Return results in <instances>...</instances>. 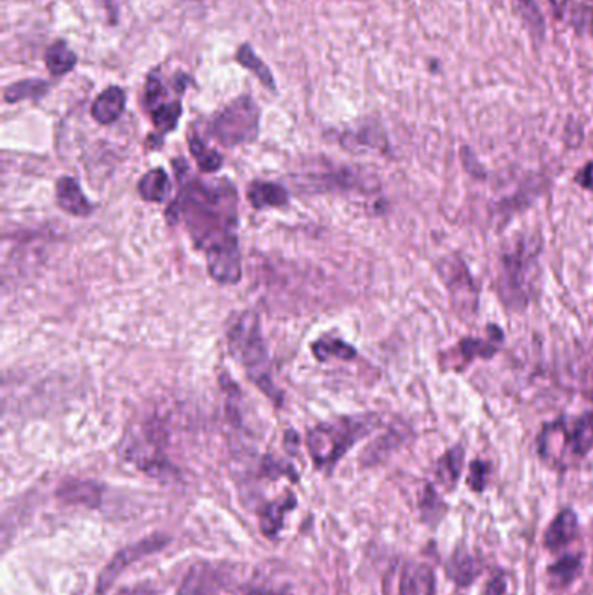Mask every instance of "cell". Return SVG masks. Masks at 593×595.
<instances>
[{"mask_svg": "<svg viewBox=\"0 0 593 595\" xmlns=\"http://www.w3.org/2000/svg\"><path fill=\"white\" fill-rule=\"evenodd\" d=\"M174 225L181 220L193 246L206 252L210 275L220 284H237L242 279L239 250V195L227 180H191L166 211Z\"/></svg>", "mask_w": 593, "mask_h": 595, "instance_id": "obj_1", "label": "cell"}, {"mask_svg": "<svg viewBox=\"0 0 593 595\" xmlns=\"http://www.w3.org/2000/svg\"><path fill=\"white\" fill-rule=\"evenodd\" d=\"M539 242L518 237L501 252L496 275V292L501 303L512 312H524L535 292Z\"/></svg>", "mask_w": 593, "mask_h": 595, "instance_id": "obj_2", "label": "cell"}, {"mask_svg": "<svg viewBox=\"0 0 593 595\" xmlns=\"http://www.w3.org/2000/svg\"><path fill=\"white\" fill-rule=\"evenodd\" d=\"M380 425L382 418L374 413L319 423L306 436L308 453L319 470H331L350 447L374 432Z\"/></svg>", "mask_w": 593, "mask_h": 595, "instance_id": "obj_3", "label": "cell"}, {"mask_svg": "<svg viewBox=\"0 0 593 595\" xmlns=\"http://www.w3.org/2000/svg\"><path fill=\"white\" fill-rule=\"evenodd\" d=\"M227 338L233 357L244 365L249 378L258 385L268 397L279 403L281 392L270 376V359L258 315L254 312H244L237 315L235 321L230 324Z\"/></svg>", "mask_w": 593, "mask_h": 595, "instance_id": "obj_4", "label": "cell"}, {"mask_svg": "<svg viewBox=\"0 0 593 595\" xmlns=\"http://www.w3.org/2000/svg\"><path fill=\"white\" fill-rule=\"evenodd\" d=\"M260 131V108L250 97H237L212 118L210 133L223 147H237L256 139Z\"/></svg>", "mask_w": 593, "mask_h": 595, "instance_id": "obj_5", "label": "cell"}, {"mask_svg": "<svg viewBox=\"0 0 593 595\" xmlns=\"http://www.w3.org/2000/svg\"><path fill=\"white\" fill-rule=\"evenodd\" d=\"M166 545H169V537H166L162 533H153L150 537L141 538L139 541H136L133 545H128L122 550H118L97 576V580H96V595L108 594V590L114 587L117 578L122 575V571L126 568H129L131 564H134L139 559H143V557L162 550Z\"/></svg>", "mask_w": 593, "mask_h": 595, "instance_id": "obj_6", "label": "cell"}, {"mask_svg": "<svg viewBox=\"0 0 593 595\" xmlns=\"http://www.w3.org/2000/svg\"><path fill=\"white\" fill-rule=\"evenodd\" d=\"M439 269L455 310L458 313L474 315L478 307V289L465 262L458 256H449L440 263Z\"/></svg>", "mask_w": 593, "mask_h": 595, "instance_id": "obj_7", "label": "cell"}, {"mask_svg": "<svg viewBox=\"0 0 593 595\" xmlns=\"http://www.w3.org/2000/svg\"><path fill=\"white\" fill-rule=\"evenodd\" d=\"M547 428L562 437V453L574 458H585L593 451V411L550 423Z\"/></svg>", "mask_w": 593, "mask_h": 595, "instance_id": "obj_8", "label": "cell"}, {"mask_svg": "<svg viewBox=\"0 0 593 595\" xmlns=\"http://www.w3.org/2000/svg\"><path fill=\"white\" fill-rule=\"evenodd\" d=\"M225 578L220 569L210 562L191 566L183 578L178 595H223Z\"/></svg>", "mask_w": 593, "mask_h": 595, "instance_id": "obj_9", "label": "cell"}, {"mask_svg": "<svg viewBox=\"0 0 593 595\" xmlns=\"http://www.w3.org/2000/svg\"><path fill=\"white\" fill-rule=\"evenodd\" d=\"M105 487L96 480L66 479L57 487L56 497L63 503L97 508L101 505Z\"/></svg>", "mask_w": 593, "mask_h": 595, "instance_id": "obj_10", "label": "cell"}, {"mask_svg": "<svg viewBox=\"0 0 593 595\" xmlns=\"http://www.w3.org/2000/svg\"><path fill=\"white\" fill-rule=\"evenodd\" d=\"M503 344V331L496 324L487 326V338H463L456 346L459 365H468L475 359H491L496 355L497 348Z\"/></svg>", "mask_w": 593, "mask_h": 595, "instance_id": "obj_11", "label": "cell"}, {"mask_svg": "<svg viewBox=\"0 0 593 595\" xmlns=\"http://www.w3.org/2000/svg\"><path fill=\"white\" fill-rule=\"evenodd\" d=\"M578 535V516L573 508L560 510L545 531V547L550 552H560L571 545Z\"/></svg>", "mask_w": 593, "mask_h": 595, "instance_id": "obj_12", "label": "cell"}, {"mask_svg": "<svg viewBox=\"0 0 593 595\" xmlns=\"http://www.w3.org/2000/svg\"><path fill=\"white\" fill-rule=\"evenodd\" d=\"M56 199L57 206L63 211L78 216V218L89 216L95 210V206L89 202V199L80 190L78 181L70 176H63L57 180Z\"/></svg>", "mask_w": 593, "mask_h": 595, "instance_id": "obj_13", "label": "cell"}, {"mask_svg": "<svg viewBox=\"0 0 593 595\" xmlns=\"http://www.w3.org/2000/svg\"><path fill=\"white\" fill-rule=\"evenodd\" d=\"M480 573H482L480 560L474 554H470V550H466L465 547L456 549L445 564V575L458 587H470Z\"/></svg>", "mask_w": 593, "mask_h": 595, "instance_id": "obj_14", "label": "cell"}, {"mask_svg": "<svg viewBox=\"0 0 593 595\" xmlns=\"http://www.w3.org/2000/svg\"><path fill=\"white\" fill-rule=\"evenodd\" d=\"M126 108V95L120 87H108L99 97H96L91 108V114L96 122L108 126L122 116Z\"/></svg>", "mask_w": 593, "mask_h": 595, "instance_id": "obj_15", "label": "cell"}, {"mask_svg": "<svg viewBox=\"0 0 593 595\" xmlns=\"http://www.w3.org/2000/svg\"><path fill=\"white\" fill-rule=\"evenodd\" d=\"M463 468H465V447L458 444V446H453L451 449H447L437 461L435 476H437L440 486L447 491L455 489L461 474H463Z\"/></svg>", "mask_w": 593, "mask_h": 595, "instance_id": "obj_16", "label": "cell"}, {"mask_svg": "<svg viewBox=\"0 0 593 595\" xmlns=\"http://www.w3.org/2000/svg\"><path fill=\"white\" fill-rule=\"evenodd\" d=\"M248 200L250 202V206L256 210L279 208V206H286L289 202V193L279 183L254 181L249 185Z\"/></svg>", "mask_w": 593, "mask_h": 595, "instance_id": "obj_17", "label": "cell"}, {"mask_svg": "<svg viewBox=\"0 0 593 595\" xmlns=\"http://www.w3.org/2000/svg\"><path fill=\"white\" fill-rule=\"evenodd\" d=\"M554 5V11L560 20L573 25L579 32H590L593 34V7L576 4L573 0H550Z\"/></svg>", "mask_w": 593, "mask_h": 595, "instance_id": "obj_18", "label": "cell"}, {"mask_svg": "<svg viewBox=\"0 0 593 595\" xmlns=\"http://www.w3.org/2000/svg\"><path fill=\"white\" fill-rule=\"evenodd\" d=\"M434 575L424 566L409 564L401 576V595H434Z\"/></svg>", "mask_w": 593, "mask_h": 595, "instance_id": "obj_19", "label": "cell"}, {"mask_svg": "<svg viewBox=\"0 0 593 595\" xmlns=\"http://www.w3.org/2000/svg\"><path fill=\"white\" fill-rule=\"evenodd\" d=\"M169 176L162 168L148 171L138 183V192L148 202H164L169 195Z\"/></svg>", "mask_w": 593, "mask_h": 595, "instance_id": "obj_20", "label": "cell"}, {"mask_svg": "<svg viewBox=\"0 0 593 595\" xmlns=\"http://www.w3.org/2000/svg\"><path fill=\"white\" fill-rule=\"evenodd\" d=\"M583 569L581 554H564L548 566V578L554 587H569Z\"/></svg>", "mask_w": 593, "mask_h": 595, "instance_id": "obj_21", "label": "cell"}, {"mask_svg": "<svg viewBox=\"0 0 593 595\" xmlns=\"http://www.w3.org/2000/svg\"><path fill=\"white\" fill-rule=\"evenodd\" d=\"M76 65V53L63 40H57L46 51V67L53 76H65L74 70Z\"/></svg>", "mask_w": 593, "mask_h": 595, "instance_id": "obj_22", "label": "cell"}, {"mask_svg": "<svg viewBox=\"0 0 593 595\" xmlns=\"http://www.w3.org/2000/svg\"><path fill=\"white\" fill-rule=\"evenodd\" d=\"M189 147H190L191 155L199 166L200 171L204 173H214L223 166V157L218 154L216 150L210 149L200 136L191 133L189 138Z\"/></svg>", "mask_w": 593, "mask_h": 595, "instance_id": "obj_23", "label": "cell"}, {"mask_svg": "<svg viewBox=\"0 0 593 595\" xmlns=\"http://www.w3.org/2000/svg\"><path fill=\"white\" fill-rule=\"evenodd\" d=\"M420 510L421 518L430 526H437V522H440L445 516V512H447V505L442 501L437 489L432 484H426L424 489H423V495H421L420 498Z\"/></svg>", "mask_w": 593, "mask_h": 595, "instance_id": "obj_24", "label": "cell"}, {"mask_svg": "<svg viewBox=\"0 0 593 595\" xmlns=\"http://www.w3.org/2000/svg\"><path fill=\"white\" fill-rule=\"evenodd\" d=\"M294 505H296V499L291 495L284 501H277V503L268 505L267 510L261 516V529L268 538H273L279 533V529L282 528L284 518H286V512H289L291 508H294Z\"/></svg>", "mask_w": 593, "mask_h": 595, "instance_id": "obj_25", "label": "cell"}, {"mask_svg": "<svg viewBox=\"0 0 593 595\" xmlns=\"http://www.w3.org/2000/svg\"><path fill=\"white\" fill-rule=\"evenodd\" d=\"M237 61L244 68H248L249 72H252L256 77L260 78V82L263 86H267L268 89L275 91V82H273V76H271L270 68H268L267 65L261 59L258 58V55L254 53V49L250 46L244 44V46L239 47V51H237Z\"/></svg>", "mask_w": 593, "mask_h": 595, "instance_id": "obj_26", "label": "cell"}, {"mask_svg": "<svg viewBox=\"0 0 593 595\" xmlns=\"http://www.w3.org/2000/svg\"><path fill=\"white\" fill-rule=\"evenodd\" d=\"M313 354L319 361H327L329 357L336 359H353L357 355V350L348 344H344L340 338H321L317 344H313Z\"/></svg>", "mask_w": 593, "mask_h": 595, "instance_id": "obj_27", "label": "cell"}, {"mask_svg": "<svg viewBox=\"0 0 593 595\" xmlns=\"http://www.w3.org/2000/svg\"><path fill=\"white\" fill-rule=\"evenodd\" d=\"M518 7H520V16H522L527 32L531 34L533 39L541 42L545 39L547 26H545V18H543L537 4L535 0H518Z\"/></svg>", "mask_w": 593, "mask_h": 595, "instance_id": "obj_28", "label": "cell"}, {"mask_svg": "<svg viewBox=\"0 0 593 595\" xmlns=\"http://www.w3.org/2000/svg\"><path fill=\"white\" fill-rule=\"evenodd\" d=\"M181 112H183V107L179 101L162 103L155 110H152L153 124L162 135L171 133L172 129L178 126Z\"/></svg>", "mask_w": 593, "mask_h": 595, "instance_id": "obj_29", "label": "cell"}, {"mask_svg": "<svg viewBox=\"0 0 593 595\" xmlns=\"http://www.w3.org/2000/svg\"><path fill=\"white\" fill-rule=\"evenodd\" d=\"M49 86L44 82V80H21L18 84H13L5 89L4 93V97L7 103H16V101H21V99H26V97H44L47 93Z\"/></svg>", "mask_w": 593, "mask_h": 595, "instance_id": "obj_30", "label": "cell"}, {"mask_svg": "<svg viewBox=\"0 0 593 595\" xmlns=\"http://www.w3.org/2000/svg\"><path fill=\"white\" fill-rule=\"evenodd\" d=\"M487 477H489V465L486 461L474 460L470 463L466 482L472 491L482 493L487 486Z\"/></svg>", "mask_w": 593, "mask_h": 595, "instance_id": "obj_31", "label": "cell"}, {"mask_svg": "<svg viewBox=\"0 0 593 595\" xmlns=\"http://www.w3.org/2000/svg\"><path fill=\"white\" fill-rule=\"evenodd\" d=\"M164 97V87L160 78L157 77V74H152L147 82V89H145V107L152 112L160 103V99Z\"/></svg>", "mask_w": 593, "mask_h": 595, "instance_id": "obj_32", "label": "cell"}, {"mask_svg": "<svg viewBox=\"0 0 593 595\" xmlns=\"http://www.w3.org/2000/svg\"><path fill=\"white\" fill-rule=\"evenodd\" d=\"M508 580L505 571H496L495 575L489 578V581L484 587V595H505L506 594V585Z\"/></svg>", "mask_w": 593, "mask_h": 595, "instance_id": "obj_33", "label": "cell"}, {"mask_svg": "<svg viewBox=\"0 0 593 595\" xmlns=\"http://www.w3.org/2000/svg\"><path fill=\"white\" fill-rule=\"evenodd\" d=\"M574 181H576L581 189H585V190H588V192H593V162H588L587 166H583V168L578 171V174H576Z\"/></svg>", "mask_w": 593, "mask_h": 595, "instance_id": "obj_34", "label": "cell"}, {"mask_svg": "<svg viewBox=\"0 0 593 595\" xmlns=\"http://www.w3.org/2000/svg\"><path fill=\"white\" fill-rule=\"evenodd\" d=\"M117 595H158L157 590H153L152 587L148 585H138V587H133V589H124L120 590Z\"/></svg>", "mask_w": 593, "mask_h": 595, "instance_id": "obj_35", "label": "cell"}, {"mask_svg": "<svg viewBox=\"0 0 593 595\" xmlns=\"http://www.w3.org/2000/svg\"><path fill=\"white\" fill-rule=\"evenodd\" d=\"M270 595H286V594H270Z\"/></svg>", "mask_w": 593, "mask_h": 595, "instance_id": "obj_36", "label": "cell"}, {"mask_svg": "<svg viewBox=\"0 0 593 595\" xmlns=\"http://www.w3.org/2000/svg\"><path fill=\"white\" fill-rule=\"evenodd\" d=\"M592 147H593V136H592Z\"/></svg>", "mask_w": 593, "mask_h": 595, "instance_id": "obj_37", "label": "cell"}]
</instances>
